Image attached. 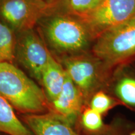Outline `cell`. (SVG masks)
<instances>
[{
    "label": "cell",
    "mask_w": 135,
    "mask_h": 135,
    "mask_svg": "<svg viewBox=\"0 0 135 135\" xmlns=\"http://www.w3.org/2000/svg\"><path fill=\"white\" fill-rule=\"evenodd\" d=\"M37 25L46 46L61 58L91 51L95 40L83 20L62 9L48 13Z\"/></svg>",
    "instance_id": "cell-1"
},
{
    "label": "cell",
    "mask_w": 135,
    "mask_h": 135,
    "mask_svg": "<svg viewBox=\"0 0 135 135\" xmlns=\"http://www.w3.org/2000/svg\"><path fill=\"white\" fill-rule=\"evenodd\" d=\"M0 94L13 108L26 114L50 110L43 89L13 63H0Z\"/></svg>",
    "instance_id": "cell-2"
},
{
    "label": "cell",
    "mask_w": 135,
    "mask_h": 135,
    "mask_svg": "<svg viewBox=\"0 0 135 135\" xmlns=\"http://www.w3.org/2000/svg\"><path fill=\"white\" fill-rule=\"evenodd\" d=\"M91 52L109 68L135 58V17L98 35Z\"/></svg>",
    "instance_id": "cell-3"
},
{
    "label": "cell",
    "mask_w": 135,
    "mask_h": 135,
    "mask_svg": "<svg viewBox=\"0 0 135 135\" xmlns=\"http://www.w3.org/2000/svg\"><path fill=\"white\" fill-rule=\"evenodd\" d=\"M66 73L85 99L87 106L96 92L103 90L111 68L89 51L61 58Z\"/></svg>",
    "instance_id": "cell-4"
},
{
    "label": "cell",
    "mask_w": 135,
    "mask_h": 135,
    "mask_svg": "<svg viewBox=\"0 0 135 135\" xmlns=\"http://www.w3.org/2000/svg\"><path fill=\"white\" fill-rule=\"evenodd\" d=\"M57 8L48 0H0V18L18 33L33 29L41 18Z\"/></svg>",
    "instance_id": "cell-5"
},
{
    "label": "cell",
    "mask_w": 135,
    "mask_h": 135,
    "mask_svg": "<svg viewBox=\"0 0 135 135\" xmlns=\"http://www.w3.org/2000/svg\"><path fill=\"white\" fill-rule=\"evenodd\" d=\"M51 55L46 43L34 28L16 33L15 59L39 83Z\"/></svg>",
    "instance_id": "cell-6"
},
{
    "label": "cell",
    "mask_w": 135,
    "mask_h": 135,
    "mask_svg": "<svg viewBox=\"0 0 135 135\" xmlns=\"http://www.w3.org/2000/svg\"><path fill=\"white\" fill-rule=\"evenodd\" d=\"M135 17V0H104L84 20L95 39L106 30Z\"/></svg>",
    "instance_id": "cell-7"
},
{
    "label": "cell",
    "mask_w": 135,
    "mask_h": 135,
    "mask_svg": "<svg viewBox=\"0 0 135 135\" xmlns=\"http://www.w3.org/2000/svg\"><path fill=\"white\" fill-rule=\"evenodd\" d=\"M103 90L120 105L135 111L134 58L111 68Z\"/></svg>",
    "instance_id": "cell-8"
},
{
    "label": "cell",
    "mask_w": 135,
    "mask_h": 135,
    "mask_svg": "<svg viewBox=\"0 0 135 135\" xmlns=\"http://www.w3.org/2000/svg\"><path fill=\"white\" fill-rule=\"evenodd\" d=\"M86 106H88L82 93L66 73L61 92L50 103L49 112L76 126Z\"/></svg>",
    "instance_id": "cell-9"
},
{
    "label": "cell",
    "mask_w": 135,
    "mask_h": 135,
    "mask_svg": "<svg viewBox=\"0 0 135 135\" xmlns=\"http://www.w3.org/2000/svg\"><path fill=\"white\" fill-rule=\"evenodd\" d=\"M25 124L34 135H84L75 126L50 112L26 114Z\"/></svg>",
    "instance_id": "cell-10"
},
{
    "label": "cell",
    "mask_w": 135,
    "mask_h": 135,
    "mask_svg": "<svg viewBox=\"0 0 135 135\" xmlns=\"http://www.w3.org/2000/svg\"><path fill=\"white\" fill-rule=\"evenodd\" d=\"M66 73L63 65L52 55L43 73L40 83L49 103L58 97L65 82Z\"/></svg>",
    "instance_id": "cell-11"
},
{
    "label": "cell",
    "mask_w": 135,
    "mask_h": 135,
    "mask_svg": "<svg viewBox=\"0 0 135 135\" xmlns=\"http://www.w3.org/2000/svg\"><path fill=\"white\" fill-rule=\"evenodd\" d=\"M0 132L9 135H34L17 117L13 106L0 94Z\"/></svg>",
    "instance_id": "cell-12"
},
{
    "label": "cell",
    "mask_w": 135,
    "mask_h": 135,
    "mask_svg": "<svg viewBox=\"0 0 135 135\" xmlns=\"http://www.w3.org/2000/svg\"><path fill=\"white\" fill-rule=\"evenodd\" d=\"M16 45V33L0 18V63H13Z\"/></svg>",
    "instance_id": "cell-13"
},
{
    "label": "cell",
    "mask_w": 135,
    "mask_h": 135,
    "mask_svg": "<svg viewBox=\"0 0 135 135\" xmlns=\"http://www.w3.org/2000/svg\"><path fill=\"white\" fill-rule=\"evenodd\" d=\"M78 124H80L84 135H98L108 126L103 123L102 115L89 106H86L83 110Z\"/></svg>",
    "instance_id": "cell-14"
},
{
    "label": "cell",
    "mask_w": 135,
    "mask_h": 135,
    "mask_svg": "<svg viewBox=\"0 0 135 135\" xmlns=\"http://www.w3.org/2000/svg\"><path fill=\"white\" fill-rule=\"evenodd\" d=\"M104 0H64L61 9L84 20Z\"/></svg>",
    "instance_id": "cell-15"
},
{
    "label": "cell",
    "mask_w": 135,
    "mask_h": 135,
    "mask_svg": "<svg viewBox=\"0 0 135 135\" xmlns=\"http://www.w3.org/2000/svg\"><path fill=\"white\" fill-rule=\"evenodd\" d=\"M119 105H120L119 102L103 90L96 92L91 98L88 104L89 107L98 111L102 116Z\"/></svg>",
    "instance_id": "cell-16"
},
{
    "label": "cell",
    "mask_w": 135,
    "mask_h": 135,
    "mask_svg": "<svg viewBox=\"0 0 135 135\" xmlns=\"http://www.w3.org/2000/svg\"><path fill=\"white\" fill-rule=\"evenodd\" d=\"M98 135H124L120 126L117 124H108V126L104 132Z\"/></svg>",
    "instance_id": "cell-17"
},
{
    "label": "cell",
    "mask_w": 135,
    "mask_h": 135,
    "mask_svg": "<svg viewBox=\"0 0 135 135\" xmlns=\"http://www.w3.org/2000/svg\"><path fill=\"white\" fill-rule=\"evenodd\" d=\"M49 1L53 3L54 4L56 5L58 7H61L62 3H63L64 0H49Z\"/></svg>",
    "instance_id": "cell-18"
},
{
    "label": "cell",
    "mask_w": 135,
    "mask_h": 135,
    "mask_svg": "<svg viewBox=\"0 0 135 135\" xmlns=\"http://www.w3.org/2000/svg\"><path fill=\"white\" fill-rule=\"evenodd\" d=\"M129 135H135V131H133V132L131 133V134H129Z\"/></svg>",
    "instance_id": "cell-19"
}]
</instances>
